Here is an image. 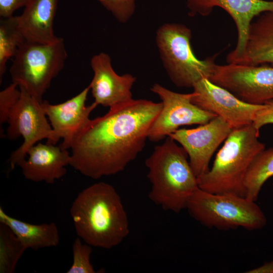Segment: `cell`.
I'll return each instance as SVG.
<instances>
[{"label": "cell", "instance_id": "1", "mask_svg": "<svg viewBox=\"0 0 273 273\" xmlns=\"http://www.w3.org/2000/svg\"><path fill=\"white\" fill-rule=\"evenodd\" d=\"M162 107L133 99L90 120L71 145L69 165L94 179L123 171L143 150Z\"/></svg>", "mask_w": 273, "mask_h": 273}, {"label": "cell", "instance_id": "2", "mask_svg": "<svg viewBox=\"0 0 273 273\" xmlns=\"http://www.w3.org/2000/svg\"><path fill=\"white\" fill-rule=\"evenodd\" d=\"M70 214L77 235L92 247L111 249L129 234L121 198L109 184L101 181L82 190L72 202Z\"/></svg>", "mask_w": 273, "mask_h": 273}, {"label": "cell", "instance_id": "3", "mask_svg": "<svg viewBox=\"0 0 273 273\" xmlns=\"http://www.w3.org/2000/svg\"><path fill=\"white\" fill-rule=\"evenodd\" d=\"M188 157L184 149L167 136L145 161L151 184L149 197L164 210L179 213L199 188Z\"/></svg>", "mask_w": 273, "mask_h": 273}, {"label": "cell", "instance_id": "4", "mask_svg": "<svg viewBox=\"0 0 273 273\" xmlns=\"http://www.w3.org/2000/svg\"><path fill=\"white\" fill-rule=\"evenodd\" d=\"M252 124L235 129L217 153L211 168L197 177L200 189L212 193L245 197V180L255 157L265 149Z\"/></svg>", "mask_w": 273, "mask_h": 273}, {"label": "cell", "instance_id": "5", "mask_svg": "<svg viewBox=\"0 0 273 273\" xmlns=\"http://www.w3.org/2000/svg\"><path fill=\"white\" fill-rule=\"evenodd\" d=\"M186 208L195 219L210 228L254 231L262 229L267 223L255 201L234 193H212L199 188Z\"/></svg>", "mask_w": 273, "mask_h": 273}, {"label": "cell", "instance_id": "6", "mask_svg": "<svg viewBox=\"0 0 273 273\" xmlns=\"http://www.w3.org/2000/svg\"><path fill=\"white\" fill-rule=\"evenodd\" d=\"M156 43L163 67L177 87L193 88L200 80L209 79L218 55L204 60L197 58L191 44V30L178 23H166L159 27Z\"/></svg>", "mask_w": 273, "mask_h": 273}, {"label": "cell", "instance_id": "7", "mask_svg": "<svg viewBox=\"0 0 273 273\" xmlns=\"http://www.w3.org/2000/svg\"><path fill=\"white\" fill-rule=\"evenodd\" d=\"M67 56L62 38L50 43L25 41L10 68L12 82L42 102L52 80L63 69Z\"/></svg>", "mask_w": 273, "mask_h": 273}, {"label": "cell", "instance_id": "8", "mask_svg": "<svg viewBox=\"0 0 273 273\" xmlns=\"http://www.w3.org/2000/svg\"><path fill=\"white\" fill-rule=\"evenodd\" d=\"M20 98L10 112L6 136L11 141L22 136V145L11 155V169L25 159L28 150L38 141L47 140V143L56 145L53 130L48 122L40 102L19 87Z\"/></svg>", "mask_w": 273, "mask_h": 273}, {"label": "cell", "instance_id": "9", "mask_svg": "<svg viewBox=\"0 0 273 273\" xmlns=\"http://www.w3.org/2000/svg\"><path fill=\"white\" fill-rule=\"evenodd\" d=\"M209 79L249 104L273 100V65L216 64Z\"/></svg>", "mask_w": 273, "mask_h": 273}, {"label": "cell", "instance_id": "10", "mask_svg": "<svg viewBox=\"0 0 273 273\" xmlns=\"http://www.w3.org/2000/svg\"><path fill=\"white\" fill-rule=\"evenodd\" d=\"M161 100L162 109L152 123L148 139L158 142L184 125H202L217 116L192 102L193 92L180 94L155 83L150 88Z\"/></svg>", "mask_w": 273, "mask_h": 273}, {"label": "cell", "instance_id": "11", "mask_svg": "<svg viewBox=\"0 0 273 273\" xmlns=\"http://www.w3.org/2000/svg\"><path fill=\"white\" fill-rule=\"evenodd\" d=\"M193 88L192 102L221 118L233 129L252 124L256 113L263 106L245 102L207 78L197 82Z\"/></svg>", "mask_w": 273, "mask_h": 273}, {"label": "cell", "instance_id": "12", "mask_svg": "<svg viewBox=\"0 0 273 273\" xmlns=\"http://www.w3.org/2000/svg\"><path fill=\"white\" fill-rule=\"evenodd\" d=\"M233 130L223 119L216 116L195 128L178 129L168 136L184 149L191 168L198 177L209 170L213 154Z\"/></svg>", "mask_w": 273, "mask_h": 273}, {"label": "cell", "instance_id": "13", "mask_svg": "<svg viewBox=\"0 0 273 273\" xmlns=\"http://www.w3.org/2000/svg\"><path fill=\"white\" fill-rule=\"evenodd\" d=\"M188 15L191 17L208 16L215 7L225 11L233 19L237 30L235 48L229 53L226 60L232 63L242 54L253 20L260 14L273 11V0H186Z\"/></svg>", "mask_w": 273, "mask_h": 273}, {"label": "cell", "instance_id": "14", "mask_svg": "<svg viewBox=\"0 0 273 273\" xmlns=\"http://www.w3.org/2000/svg\"><path fill=\"white\" fill-rule=\"evenodd\" d=\"M89 90L88 85L78 94L62 103L51 104L47 101L42 102L56 143L62 139L60 146L63 149H70L74 140L90 120V114L97 106L94 102L86 106Z\"/></svg>", "mask_w": 273, "mask_h": 273}, {"label": "cell", "instance_id": "15", "mask_svg": "<svg viewBox=\"0 0 273 273\" xmlns=\"http://www.w3.org/2000/svg\"><path fill=\"white\" fill-rule=\"evenodd\" d=\"M90 64L94 76L88 85L97 106L110 108L133 99L131 88L136 78L129 73L117 74L108 54L101 52L94 55Z\"/></svg>", "mask_w": 273, "mask_h": 273}, {"label": "cell", "instance_id": "16", "mask_svg": "<svg viewBox=\"0 0 273 273\" xmlns=\"http://www.w3.org/2000/svg\"><path fill=\"white\" fill-rule=\"evenodd\" d=\"M26 158L18 164L25 178L34 182L52 184L64 176L70 154L60 146L40 143L30 148Z\"/></svg>", "mask_w": 273, "mask_h": 273}, {"label": "cell", "instance_id": "17", "mask_svg": "<svg viewBox=\"0 0 273 273\" xmlns=\"http://www.w3.org/2000/svg\"><path fill=\"white\" fill-rule=\"evenodd\" d=\"M58 0H30L17 16L19 27L26 41L50 43L60 37L54 32V22Z\"/></svg>", "mask_w": 273, "mask_h": 273}, {"label": "cell", "instance_id": "18", "mask_svg": "<svg viewBox=\"0 0 273 273\" xmlns=\"http://www.w3.org/2000/svg\"><path fill=\"white\" fill-rule=\"evenodd\" d=\"M231 63L273 65V11L262 13L253 20L242 54Z\"/></svg>", "mask_w": 273, "mask_h": 273}, {"label": "cell", "instance_id": "19", "mask_svg": "<svg viewBox=\"0 0 273 273\" xmlns=\"http://www.w3.org/2000/svg\"><path fill=\"white\" fill-rule=\"evenodd\" d=\"M0 222L8 226L27 249L56 247L60 243L59 231L54 222L29 223L8 215L2 207Z\"/></svg>", "mask_w": 273, "mask_h": 273}, {"label": "cell", "instance_id": "20", "mask_svg": "<svg viewBox=\"0 0 273 273\" xmlns=\"http://www.w3.org/2000/svg\"><path fill=\"white\" fill-rule=\"evenodd\" d=\"M273 176V148L264 149L252 161L245 180V197L256 201L264 183Z\"/></svg>", "mask_w": 273, "mask_h": 273}, {"label": "cell", "instance_id": "21", "mask_svg": "<svg viewBox=\"0 0 273 273\" xmlns=\"http://www.w3.org/2000/svg\"><path fill=\"white\" fill-rule=\"evenodd\" d=\"M26 41L21 31L17 16L1 18L0 20V83L6 70L8 61L15 55Z\"/></svg>", "mask_w": 273, "mask_h": 273}, {"label": "cell", "instance_id": "22", "mask_svg": "<svg viewBox=\"0 0 273 273\" xmlns=\"http://www.w3.org/2000/svg\"><path fill=\"white\" fill-rule=\"evenodd\" d=\"M27 249L10 229L0 222V273H13Z\"/></svg>", "mask_w": 273, "mask_h": 273}, {"label": "cell", "instance_id": "23", "mask_svg": "<svg viewBox=\"0 0 273 273\" xmlns=\"http://www.w3.org/2000/svg\"><path fill=\"white\" fill-rule=\"evenodd\" d=\"M92 246L82 243L77 238L72 245L73 262L67 273H95L96 271L90 261Z\"/></svg>", "mask_w": 273, "mask_h": 273}, {"label": "cell", "instance_id": "24", "mask_svg": "<svg viewBox=\"0 0 273 273\" xmlns=\"http://www.w3.org/2000/svg\"><path fill=\"white\" fill-rule=\"evenodd\" d=\"M16 83L12 84L0 92V132L4 136L2 125L7 122L11 111L18 103L21 96V90Z\"/></svg>", "mask_w": 273, "mask_h": 273}, {"label": "cell", "instance_id": "25", "mask_svg": "<svg viewBox=\"0 0 273 273\" xmlns=\"http://www.w3.org/2000/svg\"><path fill=\"white\" fill-rule=\"evenodd\" d=\"M120 23L127 22L134 14L136 0H97Z\"/></svg>", "mask_w": 273, "mask_h": 273}, {"label": "cell", "instance_id": "26", "mask_svg": "<svg viewBox=\"0 0 273 273\" xmlns=\"http://www.w3.org/2000/svg\"><path fill=\"white\" fill-rule=\"evenodd\" d=\"M273 124V100L268 101L257 111L252 124L259 131L263 126Z\"/></svg>", "mask_w": 273, "mask_h": 273}, {"label": "cell", "instance_id": "27", "mask_svg": "<svg viewBox=\"0 0 273 273\" xmlns=\"http://www.w3.org/2000/svg\"><path fill=\"white\" fill-rule=\"evenodd\" d=\"M30 0H0V16L8 18L14 16L18 9L25 7Z\"/></svg>", "mask_w": 273, "mask_h": 273}, {"label": "cell", "instance_id": "28", "mask_svg": "<svg viewBox=\"0 0 273 273\" xmlns=\"http://www.w3.org/2000/svg\"><path fill=\"white\" fill-rule=\"evenodd\" d=\"M246 273H273V261L246 271Z\"/></svg>", "mask_w": 273, "mask_h": 273}]
</instances>
